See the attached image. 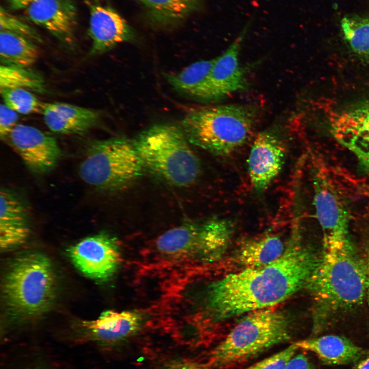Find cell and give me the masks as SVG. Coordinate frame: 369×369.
<instances>
[{
    "mask_svg": "<svg viewBox=\"0 0 369 369\" xmlns=\"http://www.w3.org/2000/svg\"><path fill=\"white\" fill-rule=\"evenodd\" d=\"M306 287L315 301V331L331 315L361 303L367 291L366 272L364 262L356 253L352 242L323 248Z\"/></svg>",
    "mask_w": 369,
    "mask_h": 369,
    "instance_id": "obj_2",
    "label": "cell"
},
{
    "mask_svg": "<svg viewBox=\"0 0 369 369\" xmlns=\"http://www.w3.org/2000/svg\"><path fill=\"white\" fill-rule=\"evenodd\" d=\"M0 28L1 31L22 36L35 43L43 42L42 36L34 27L9 13L2 7L0 9Z\"/></svg>",
    "mask_w": 369,
    "mask_h": 369,
    "instance_id": "obj_28",
    "label": "cell"
},
{
    "mask_svg": "<svg viewBox=\"0 0 369 369\" xmlns=\"http://www.w3.org/2000/svg\"><path fill=\"white\" fill-rule=\"evenodd\" d=\"M39 56L35 43L22 36L6 31L0 32L1 65L29 67Z\"/></svg>",
    "mask_w": 369,
    "mask_h": 369,
    "instance_id": "obj_24",
    "label": "cell"
},
{
    "mask_svg": "<svg viewBox=\"0 0 369 369\" xmlns=\"http://www.w3.org/2000/svg\"><path fill=\"white\" fill-rule=\"evenodd\" d=\"M144 168L133 140L117 136L92 141L80 164L79 175L98 190L113 192L134 183Z\"/></svg>",
    "mask_w": 369,
    "mask_h": 369,
    "instance_id": "obj_8",
    "label": "cell"
},
{
    "mask_svg": "<svg viewBox=\"0 0 369 369\" xmlns=\"http://www.w3.org/2000/svg\"><path fill=\"white\" fill-rule=\"evenodd\" d=\"M258 111L251 105L202 106L189 111L180 126L190 144L213 154L224 156L246 142Z\"/></svg>",
    "mask_w": 369,
    "mask_h": 369,
    "instance_id": "obj_4",
    "label": "cell"
},
{
    "mask_svg": "<svg viewBox=\"0 0 369 369\" xmlns=\"http://www.w3.org/2000/svg\"><path fill=\"white\" fill-rule=\"evenodd\" d=\"M232 230L229 221L221 219L184 223L159 235L152 253L170 264L213 262L225 252Z\"/></svg>",
    "mask_w": 369,
    "mask_h": 369,
    "instance_id": "obj_7",
    "label": "cell"
},
{
    "mask_svg": "<svg viewBox=\"0 0 369 369\" xmlns=\"http://www.w3.org/2000/svg\"><path fill=\"white\" fill-rule=\"evenodd\" d=\"M133 140L144 167L154 175L179 187L196 181L200 163L180 125L155 124Z\"/></svg>",
    "mask_w": 369,
    "mask_h": 369,
    "instance_id": "obj_5",
    "label": "cell"
},
{
    "mask_svg": "<svg viewBox=\"0 0 369 369\" xmlns=\"http://www.w3.org/2000/svg\"><path fill=\"white\" fill-rule=\"evenodd\" d=\"M68 253L81 273L98 281L110 279L121 260L116 238L103 232L82 239L69 248Z\"/></svg>",
    "mask_w": 369,
    "mask_h": 369,
    "instance_id": "obj_10",
    "label": "cell"
},
{
    "mask_svg": "<svg viewBox=\"0 0 369 369\" xmlns=\"http://www.w3.org/2000/svg\"><path fill=\"white\" fill-rule=\"evenodd\" d=\"M298 350L294 343L285 349L243 369H285Z\"/></svg>",
    "mask_w": 369,
    "mask_h": 369,
    "instance_id": "obj_29",
    "label": "cell"
},
{
    "mask_svg": "<svg viewBox=\"0 0 369 369\" xmlns=\"http://www.w3.org/2000/svg\"><path fill=\"white\" fill-rule=\"evenodd\" d=\"M29 233L26 209L15 194L2 189L0 192V246L6 250L23 243Z\"/></svg>",
    "mask_w": 369,
    "mask_h": 369,
    "instance_id": "obj_19",
    "label": "cell"
},
{
    "mask_svg": "<svg viewBox=\"0 0 369 369\" xmlns=\"http://www.w3.org/2000/svg\"><path fill=\"white\" fill-rule=\"evenodd\" d=\"M214 61L215 58L196 61L178 72L165 74V78L177 91L207 100V84Z\"/></svg>",
    "mask_w": 369,
    "mask_h": 369,
    "instance_id": "obj_23",
    "label": "cell"
},
{
    "mask_svg": "<svg viewBox=\"0 0 369 369\" xmlns=\"http://www.w3.org/2000/svg\"><path fill=\"white\" fill-rule=\"evenodd\" d=\"M90 55L104 53L118 44L135 39L134 29L112 8L94 4L90 5Z\"/></svg>",
    "mask_w": 369,
    "mask_h": 369,
    "instance_id": "obj_15",
    "label": "cell"
},
{
    "mask_svg": "<svg viewBox=\"0 0 369 369\" xmlns=\"http://www.w3.org/2000/svg\"><path fill=\"white\" fill-rule=\"evenodd\" d=\"M291 319L279 310L251 312L210 353L208 366L228 369L253 359L293 337Z\"/></svg>",
    "mask_w": 369,
    "mask_h": 369,
    "instance_id": "obj_3",
    "label": "cell"
},
{
    "mask_svg": "<svg viewBox=\"0 0 369 369\" xmlns=\"http://www.w3.org/2000/svg\"><path fill=\"white\" fill-rule=\"evenodd\" d=\"M162 369H210V367L195 361L178 358L167 362Z\"/></svg>",
    "mask_w": 369,
    "mask_h": 369,
    "instance_id": "obj_31",
    "label": "cell"
},
{
    "mask_svg": "<svg viewBox=\"0 0 369 369\" xmlns=\"http://www.w3.org/2000/svg\"><path fill=\"white\" fill-rule=\"evenodd\" d=\"M145 9L148 22L167 28L179 23L199 8L201 0H135Z\"/></svg>",
    "mask_w": 369,
    "mask_h": 369,
    "instance_id": "obj_22",
    "label": "cell"
},
{
    "mask_svg": "<svg viewBox=\"0 0 369 369\" xmlns=\"http://www.w3.org/2000/svg\"><path fill=\"white\" fill-rule=\"evenodd\" d=\"M285 369H314V367L307 356L300 353L291 359Z\"/></svg>",
    "mask_w": 369,
    "mask_h": 369,
    "instance_id": "obj_32",
    "label": "cell"
},
{
    "mask_svg": "<svg viewBox=\"0 0 369 369\" xmlns=\"http://www.w3.org/2000/svg\"><path fill=\"white\" fill-rule=\"evenodd\" d=\"M4 104L22 114L42 113L44 103L30 91L23 89H1Z\"/></svg>",
    "mask_w": 369,
    "mask_h": 369,
    "instance_id": "obj_27",
    "label": "cell"
},
{
    "mask_svg": "<svg viewBox=\"0 0 369 369\" xmlns=\"http://www.w3.org/2000/svg\"><path fill=\"white\" fill-rule=\"evenodd\" d=\"M18 113L4 104L0 106V136L6 139L12 129L17 125Z\"/></svg>",
    "mask_w": 369,
    "mask_h": 369,
    "instance_id": "obj_30",
    "label": "cell"
},
{
    "mask_svg": "<svg viewBox=\"0 0 369 369\" xmlns=\"http://www.w3.org/2000/svg\"><path fill=\"white\" fill-rule=\"evenodd\" d=\"M285 149L275 129L259 132L252 144L248 159L250 180L254 190H265L280 172L284 160Z\"/></svg>",
    "mask_w": 369,
    "mask_h": 369,
    "instance_id": "obj_11",
    "label": "cell"
},
{
    "mask_svg": "<svg viewBox=\"0 0 369 369\" xmlns=\"http://www.w3.org/2000/svg\"><path fill=\"white\" fill-rule=\"evenodd\" d=\"M314 204L323 235V247L351 242L349 214L344 198L332 178L319 168L313 172Z\"/></svg>",
    "mask_w": 369,
    "mask_h": 369,
    "instance_id": "obj_9",
    "label": "cell"
},
{
    "mask_svg": "<svg viewBox=\"0 0 369 369\" xmlns=\"http://www.w3.org/2000/svg\"><path fill=\"white\" fill-rule=\"evenodd\" d=\"M56 292L52 265L45 255L31 253L12 262L3 282V293L8 310L15 316L29 318L45 312Z\"/></svg>",
    "mask_w": 369,
    "mask_h": 369,
    "instance_id": "obj_6",
    "label": "cell"
},
{
    "mask_svg": "<svg viewBox=\"0 0 369 369\" xmlns=\"http://www.w3.org/2000/svg\"><path fill=\"white\" fill-rule=\"evenodd\" d=\"M27 369H52L48 365L45 363H36Z\"/></svg>",
    "mask_w": 369,
    "mask_h": 369,
    "instance_id": "obj_36",
    "label": "cell"
},
{
    "mask_svg": "<svg viewBox=\"0 0 369 369\" xmlns=\"http://www.w3.org/2000/svg\"><path fill=\"white\" fill-rule=\"evenodd\" d=\"M26 9L34 23L65 44L73 43L77 19L73 0H35Z\"/></svg>",
    "mask_w": 369,
    "mask_h": 369,
    "instance_id": "obj_17",
    "label": "cell"
},
{
    "mask_svg": "<svg viewBox=\"0 0 369 369\" xmlns=\"http://www.w3.org/2000/svg\"><path fill=\"white\" fill-rule=\"evenodd\" d=\"M143 321V315L139 312L109 310L102 312L95 320L81 321L76 328L78 336L83 340L101 346H111L135 334Z\"/></svg>",
    "mask_w": 369,
    "mask_h": 369,
    "instance_id": "obj_14",
    "label": "cell"
},
{
    "mask_svg": "<svg viewBox=\"0 0 369 369\" xmlns=\"http://www.w3.org/2000/svg\"><path fill=\"white\" fill-rule=\"evenodd\" d=\"M351 369H369V351L356 361Z\"/></svg>",
    "mask_w": 369,
    "mask_h": 369,
    "instance_id": "obj_34",
    "label": "cell"
},
{
    "mask_svg": "<svg viewBox=\"0 0 369 369\" xmlns=\"http://www.w3.org/2000/svg\"><path fill=\"white\" fill-rule=\"evenodd\" d=\"M35 0H8L10 7L14 10L27 8Z\"/></svg>",
    "mask_w": 369,
    "mask_h": 369,
    "instance_id": "obj_33",
    "label": "cell"
},
{
    "mask_svg": "<svg viewBox=\"0 0 369 369\" xmlns=\"http://www.w3.org/2000/svg\"><path fill=\"white\" fill-rule=\"evenodd\" d=\"M298 349L315 354L324 364L341 365L357 361L363 354L362 349L348 339L327 335L294 343Z\"/></svg>",
    "mask_w": 369,
    "mask_h": 369,
    "instance_id": "obj_20",
    "label": "cell"
},
{
    "mask_svg": "<svg viewBox=\"0 0 369 369\" xmlns=\"http://www.w3.org/2000/svg\"><path fill=\"white\" fill-rule=\"evenodd\" d=\"M330 122L334 138L369 173V101L337 113Z\"/></svg>",
    "mask_w": 369,
    "mask_h": 369,
    "instance_id": "obj_13",
    "label": "cell"
},
{
    "mask_svg": "<svg viewBox=\"0 0 369 369\" xmlns=\"http://www.w3.org/2000/svg\"><path fill=\"white\" fill-rule=\"evenodd\" d=\"M6 139L34 172L51 171L60 158L61 150L55 139L34 127L17 124Z\"/></svg>",
    "mask_w": 369,
    "mask_h": 369,
    "instance_id": "obj_12",
    "label": "cell"
},
{
    "mask_svg": "<svg viewBox=\"0 0 369 369\" xmlns=\"http://www.w3.org/2000/svg\"><path fill=\"white\" fill-rule=\"evenodd\" d=\"M319 256L295 231L276 260L230 274L211 283L206 293V315L218 322L285 300L306 287Z\"/></svg>",
    "mask_w": 369,
    "mask_h": 369,
    "instance_id": "obj_1",
    "label": "cell"
},
{
    "mask_svg": "<svg viewBox=\"0 0 369 369\" xmlns=\"http://www.w3.org/2000/svg\"><path fill=\"white\" fill-rule=\"evenodd\" d=\"M0 88H18L43 93L46 91L45 81L42 75L29 67L1 65Z\"/></svg>",
    "mask_w": 369,
    "mask_h": 369,
    "instance_id": "obj_25",
    "label": "cell"
},
{
    "mask_svg": "<svg viewBox=\"0 0 369 369\" xmlns=\"http://www.w3.org/2000/svg\"><path fill=\"white\" fill-rule=\"evenodd\" d=\"M247 28V26L225 51L215 58L207 84V100H218L247 87L245 70L239 61Z\"/></svg>",
    "mask_w": 369,
    "mask_h": 369,
    "instance_id": "obj_16",
    "label": "cell"
},
{
    "mask_svg": "<svg viewBox=\"0 0 369 369\" xmlns=\"http://www.w3.org/2000/svg\"><path fill=\"white\" fill-rule=\"evenodd\" d=\"M367 276V291L368 302L369 305V239L368 240L365 248V260L364 261Z\"/></svg>",
    "mask_w": 369,
    "mask_h": 369,
    "instance_id": "obj_35",
    "label": "cell"
},
{
    "mask_svg": "<svg viewBox=\"0 0 369 369\" xmlns=\"http://www.w3.org/2000/svg\"><path fill=\"white\" fill-rule=\"evenodd\" d=\"M341 29L352 50L360 56L369 57V15L344 17Z\"/></svg>",
    "mask_w": 369,
    "mask_h": 369,
    "instance_id": "obj_26",
    "label": "cell"
},
{
    "mask_svg": "<svg viewBox=\"0 0 369 369\" xmlns=\"http://www.w3.org/2000/svg\"><path fill=\"white\" fill-rule=\"evenodd\" d=\"M286 246L276 235H266L247 240L235 254V259L244 269L266 265L280 257Z\"/></svg>",
    "mask_w": 369,
    "mask_h": 369,
    "instance_id": "obj_21",
    "label": "cell"
},
{
    "mask_svg": "<svg viewBox=\"0 0 369 369\" xmlns=\"http://www.w3.org/2000/svg\"><path fill=\"white\" fill-rule=\"evenodd\" d=\"M42 114L52 132L62 134H81L94 127L100 119L94 110L70 104L44 103Z\"/></svg>",
    "mask_w": 369,
    "mask_h": 369,
    "instance_id": "obj_18",
    "label": "cell"
}]
</instances>
